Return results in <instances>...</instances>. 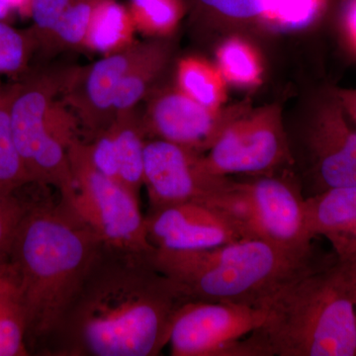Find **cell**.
Listing matches in <instances>:
<instances>
[{
  "mask_svg": "<svg viewBox=\"0 0 356 356\" xmlns=\"http://www.w3.org/2000/svg\"><path fill=\"white\" fill-rule=\"evenodd\" d=\"M37 50L31 33L22 32L0 20V74H24L32 54Z\"/></svg>",
  "mask_w": 356,
  "mask_h": 356,
  "instance_id": "25",
  "label": "cell"
},
{
  "mask_svg": "<svg viewBox=\"0 0 356 356\" xmlns=\"http://www.w3.org/2000/svg\"><path fill=\"white\" fill-rule=\"evenodd\" d=\"M325 0H270L262 20L280 30L301 29L324 10Z\"/></svg>",
  "mask_w": 356,
  "mask_h": 356,
  "instance_id": "26",
  "label": "cell"
},
{
  "mask_svg": "<svg viewBox=\"0 0 356 356\" xmlns=\"http://www.w3.org/2000/svg\"><path fill=\"white\" fill-rule=\"evenodd\" d=\"M312 238L324 236L339 259L356 257V187L327 189L305 200Z\"/></svg>",
  "mask_w": 356,
  "mask_h": 356,
  "instance_id": "15",
  "label": "cell"
},
{
  "mask_svg": "<svg viewBox=\"0 0 356 356\" xmlns=\"http://www.w3.org/2000/svg\"><path fill=\"white\" fill-rule=\"evenodd\" d=\"M11 10H13V7L9 6L6 0H0V20L2 21L6 18Z\"/></svg>",
  "mask_w": 356,
  "mask_h": 356,
  "instance_id": "32",
  "label": "cell"
},
{
  "mask_svg": "<svg viewBox=\"0 0 356 356\" xmlns=\"http://www.w3.org/2000/svg\"><path fill=\"white\" fill-rule=\"evenodd\" d=\"M69 70L33 72L9 93L14 140L30 181L56 187L72 206L76 191L67 152L79 123L60 97Z\"/></svg>",
  "mask_w": 356,
  "mask_h": 356,
  "instance_id": "5",
  "label": "cell"
},
{
  "mask_svg": "<svg viewBox=\"0 0 356 356\" xmlns=\"http://www.w3.org/2000/svg\"><path fill=\"white\" fill-rule=\"evenodd\" d=\"M102 243L64 201L28 202L1 273L13 283L24 314L27 346L50 339Z\"/></svg>",
  "mask_w": 356,
  "mask_h": 356,
  "instance_id": "2",
  "label": "cell"
},
{
  "mask_svg": "<svg viewBox=\"0 0 356 356\" xmlns=\"http://www.w3.org/2000/svg\"><path fill=\"white\" fill-rule=\"evenodd\" d=\"M72 2V0H31L29 14L33 27L29 32L36 42L37 49L50 36Z\"/></svg>",
  "mask_w": 356,
  "mask_h": 356,
  "instance_id": "29",
  "label": "cell"
},
{
  "mask_svg": "<svg viewBox=\"0 0 356 356\" xmlns=\"http://www.w3.org/2000/svg\"><path fill=\"white\" fill-rule=\"evenodd\" d=\"M29 355L24 314L13 283L0 285V356Z\"/></svg>",
  "mask_w": 356,
  "mask_h": 356,
  "instance_id": "23",
  "label": "cell"
},
{
  "mask_svg": "<svg viewBox=\"0 0 356 356\" xmlns=\"http://www.w3.org/2000/svg\"><path fill=\"white\" fill-rule=\"evenodd\" d=\"M289 159L277 109L240 115L202 154L205 170L217 177L269 175Z\"/></svg>",
  "mask_w": 356,
  "mask_h": 356,
  "instance_id": "9",
  "label": "cell"
},
{
  "mask_svg": "<svg viewBox=\"0 0 356 356\" xmlns=\"http://www.w3.org/2000/svg\"><path fill=\"white\" fill-rule=\"evenodd\" d=\"M222 77L238 86H252L261 79V65L254 49L240 39H231L218 51Z\"/></svg>",
  "mask_w": 356,
  "mask_h": 356,
  "instance_id": "24",
  "label": "cell"
},
{
  "mask_svg": "<svg viewBox=\"0 0 356 356\" xmlns=\"http://www.w3.org/2000/svg\"><path fill=\"white\" fill-rule=\"evenodd\" d=\"M264 318V307L187 302L173 322L170 355L250 356L245 339L261 327Z\"/></svg>",
  "mask_w": 356,
  "mask_h": 356,
  "instance_id": "8",
  "label": "cell"
},
{
  "mask_svg": "<svg viewBox=\"0 0 356 356\" xmlns=\"http://www.w3.org/2000/svg\"><path fill=\"white\" fill-rule=\"evenodd\" d=\"M343 113V106L334 95L309 135L314 194L339 187H356V131L350 128Z\"/></svg>",
  "mask_w": 356,
  "mask_h": 356,
  "instance_id": "14",
  "label": "cell"
},
{
  "mask_svg": "<svg viewBox=\"0 0 356 356\" xmlns=\"http://www.w3.org/2000/svg\"><path fill=\"white\" fill-rule=\"evenodd\" d=\"M140 43L104 56L83 67H72L63 89V102L76 118L88 142L113 123L115 99L122 79L139 54Z\"/></svg>",
  "mask_w": 356,
  "mask_h": 356,
  "instance_id": "11",
  "label": "cell"
},
{
  "mask_svg": "<svg viewBox=\"0 0 356 356\" xmlns=\"http://www.w3.org/2000/svg\"><path fill=\"white\" fill-rule=\"evenodd\" d=\"M128 9L137 31L163 39L177 27L184 6L181 0H130Z\"/></svg>",
  "mask_w": 356,
  "mask_h": 356,
  "instance_id": "22",
  "label": "cell"
},
{
  "mask_svg": "<svg viewBox=\"0 0 356 356\" xmlns=\"http://www.w3.org/2000/svg\"><path fill=\"white\" fill-rule=\"evenodd\" d=\"M306 198L299 187L273 175L248 181L229 179L207 204L229 215L247 238H261L296 250H312Z\"/></svg>",
  "mask_w": 356,
  "mask_h": 356,
  "instance_id": "6",
  "label": "cell"
},
{
  "mask_svg": "<svg viewBox=\"0 0 356 356\" xmlns=\"http://www.w3.org/2000/svg\"><path fill=\"white\" fill-rule=\"evenodd\" d=\"M153 252V250H152ZM149 252L102 243L76 297L44 344L63 356H156L189 300Z\"/></svg>",
  "mask_w": 356,
  "mask_h": 356,
  "instance_id": "1",
  "label": "cell"
},
{
  "mask_svg": "<svg viewBox=\"0 0 356 356\" xmlns=\"http://www.w3.org/2000/svg\"><path fill=\"white\" fill-rule=\"evenodd\" d=\"M343 23L348 38L356 50V0H348L346 3Z\"/></svg>",
  "mask_w": 356,
  "mask_h": 356,
  "instance_id": "30",
  "label": "cell"
},
{
  "mask_svg": "<svg viewBox=\"0 0 356 356\" xmlns=\"http://www.w3.org/2000/svg\"><path fill=\"white\" fill-rule=\"evenodd\" d=\"M99 0H72L40 50L56 54L84 48L91 16Z\"/></svg>",
  "mask_w": 356,
  "mask_h": 356,
  "instance_id": "20",
  "label": "cell"
},
{
  "mask_svg": "<svg viewBox=\"0 0 356 356\" xmlns=\"http://www.w3.org/2000/svg\"><path fill=\"white\" fill-rule=\"evenodd\" d=\"M67 154L76 191L72 207L79 216L107 245L139 252L154 250L139 198L96 168L86 140L76 138Z\"/></svg>",
  "mask_w": 356,
  "mask_h": 356,
  "instance_id": "7",
  "label": "cell"
},
{
  "mask_svg": "<svg viewBox=\"0 0 356 356\" xmlns=\"http://www.w3.org/2000/svg\"><path fill=\"white\" fill-rule=\"evenodd\" d=\"M238 116L207 108L177 88L166 89L149 98L142 120L146 136L204 154Z\"/></svg>",
  "mask_w": 356,
  "mask_h": 356,
  "instance_id": "13",
  "label": "cell"
},
{
  "mask_svg": "<svg viewBox=\"0 0 356 356\" xmlns=\"http://www.w3.org/2000/svg\"><path fill=\"white\" fill-rule=\"evenodd\" d=\"M154 267L189 301L264 307L293 278L315 266L310 250L242 238L198 250L149 252Z\"/></svg>",
  "mask_w": 356,
  "mask_h": 356,
  "instance_id": "4",
  "label": "cell"
},
{
  "mask_svg": "<svg viewBox=\"0 0 356 356\" xmlns=\"http://www.w3.org/2000/svg\"><path fill=\"white\" fill-rule=\"evenodd\" d=\"M264 307L252 356H356V257L316 264Z\"/></svg>",
  "mask_w": 356,
  "mask_h": 356,
  "instance_id": "3",
  "label": "cell"
},
{
  "mask_svg": "<svg viewBox=\"0 0 356 356\" xmlns=\"http://www.w3.org/2000/svg\"><path fill=\"white\" fill-rule=\"evenodd\" d=\"M4 280H6V276H4L3 274L0 273V285L4 282Z\"/></svg>",
  "mask_w": 356,
  "mask_h": 356,
  "instance_id": "33",
  "label": "cell"
},
{
  "mask_svg": "<svg viewBox=\"0 0 356 356\" xmlns=\"http://www.w3.org/2000/svg\"><path fill=\"white\" fill-rule=\"evenodd\" d=\"M177 81L180 91L207 108L218 110L224 102V77L202 58H182L177 65Z\"/></svg>",
  "mask_w": 356,
  "mask_h": 356,
  "instance_id": "19",
  "label": "cell"
},
{
  "mask_svg": "<svg viewBox=\"0 0 356 356\" xmlns=\"http://www.w3.org/2000/svg\"><path fill=\"white\" fill-rule=\"evenodd\" d=\"M170 44L161 39L140 43L139 54L122 79L115 99V115L136 108L151 89L170 60Z\"/></svg>",
  "mask_w": 356,
  "mask_h": 356,
  "instance_id": "16",
  "label": "cell"
},
{
  "mask_svg": "<svg viewBox=\"0 0 356 356\" xmlns=\"http://www.w3.org/2000/svg\"><path fill=\"white\" fill-rule=\"evenodd\" d=\"M113 136L119 182L139 198L144 185V152L147 137L137 107L117 115L110 125Z\"/></svg>",
  "mask_w": 356,
  "mask_h": 356,
  "instance_id": "17",
  "label": "cell"
},
{
  "mask_svg": "<svg viewBox=\"0 0 356 356\" xmlns=\"http://www.w3.org/2000/svg\"><path fill=\"white\" fill-rule=\"evenodd\" d=\"M135 24L129 9L116 0H99L96 4L84 49L111 55L135 44Z\"/></svg>",
  "mask_w": 356,
  "mask_h": 356,
  "instance_id": "18",
  "label": "cell"
},
{
  "mask_svg": "<svg viewBox=\"0 0 356 356\" xmlns=\"http://www.w3.org/2000/svg\"><path fill=\"white\" fill-rule=\"evenodd\" d=\"M336 95L343 108L346 110L356 120V90L337 91Z\"/></svg>",
  "mask_w": 356,
  "mask_h": 356,
  "instance_id": "31",
  "label": "cell"
},
{
  "mask_svg": "<svg viewBox=\"0 0 356 356\" xmlns=\"http://www.w3.org/2000/svg\"><path fill=\"white\" fill-rule=\"evenodd\" d=\"M145 218L149 243L159 250H205L247 238L227 213L207 203L149 209Z\"/></svg>",
  "mask_w": 356,
  "mask_h": 356,
  "instance_id": "12",
  "label": "cell"
},
{
  "mask_svg": "<svg viewBox=\"0 0 356 356\" xmlns=\"http://www.w3.org/2000/svg\"><path fill=\"white\" fill-rule=\"evenodd\" d=\"M195 13L231 20L261 19L270 0H188Z\"/></svg>",
  "mask_w": 356,
  "mask_h": 356,
  "instance_id": "27",
  "label": "cell"
},
{
  "mask_svg": "<svg viewBox=\"0 0 356 356\" xmlns=\"http://www.w3.org/2000/svg\"><path fill=\"white\" fill-rule=\"evenodd\" d=\"M15 193L0 189V273L6 268L16 232L27 210L28 202Z\"/></svg>",
  "mask_w": 356,
  "mask_h": 356,
  "instance_id": "28",
  "label": "cell"
},
{
  "mask_svg": "<svg viewBox=\"0 0 356 356\" xmlns=\"http://www.w3.org/2000/svg\"><path fill=\"white\" fill-rule=\"evenodd\" d=\"M32 184L14 140L9 89L0 91V189L16 192Z\"/></svg>",
  "mask_w": 356,
  "mask_h": 356,
  "instance_id": "21",
  "label": "cell"
},
{
  "mask_svg": "<svg viewBox=\"0 0 356 356\" xmlns=\"http://www.w3.org/2000/svg\"><path fill=\"white\" fill-rule=\"evenodd\" d=\"M228 180L205 170L202 154L163 139L146 140L144 185L151 209L184 202L207 203Z\"/></svg>",
  "mask_w": 356,
  "mask_h": 356,
  "instance_id": "10",
  "label": "cell"
}]
</instances>
